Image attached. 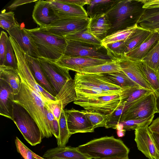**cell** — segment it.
Instances as JSON below:
<instances>
[{"instance_id":"1","label":"cell","mask_w":159,"mask_h":159,"mask_svg":"<svg viewBox=\"0 0 159 159\" xmlns=\"http://www.w3.org/2000/svg\"><path fill=\"white\" fill-rule=\"evenodd\" d=\"M145 9L142 0H116L106 13L111 25L107 36L136 25Z\"/></svg>"},{"instance_id":"2","label":"cell","mask_w":159,"mask_h":159,"mask_svg":"<svg viewBox=\"0 0 159 159\" xmlns=\"http://www.w3.org/2000/svg\"><path fill=\"white\" fill-rule=\"evenodd\" d=\"M19 92L14 95V102L23 107L38 126L43 139L49 138L53 134L46 115L44 102L22 79Z\"/></svg>"},{"instance_id":"3","label":"cell","mask_w":159,"mask_h":159,"mask_svg":"<svg viewBox=\"0 0 159 159\" xmlns=\"http://www.w3.org/2000/svg\"><path fill=\"white\" fill-rule=\"evenodd\" d=\"M78 150L87 157L94 159L110 157H127L129 149L120 139L113 136L95 139L79 145Z\"/></svg>"},{"instance_id":"4","label":"cell","mask_w":159,"mask_h":159,"mask_svg":"<svg viewBox=\"0 0 159 159\" xmlns=\"http://www.w3.org/2000/svg\"><path fill=\"white\" fill-rule=\"evenodd\" d=\"M26 30L33 39L41 57L55 62L64 55L67 41L64 37L48 33L39 27Z\"/></svg>"},{"instance_id":"5","label":"cell","mask_w":159,"mask_h":159,"mask_svg":"<svg viewBox=\"0 0 159 159\" xmlns=\"http://www.w3.org/2000/svg\"><path fill=\"white\" fill-rule=\"evenodd\" d=\"M9 39L16 55L17 70L20 78L43 100L45 105L50 101H56V97L43 88L35 78L28 65L25 52L12 37L9 36Z\"/></svg>"},{"instance_id":"6","label":"cell","mask_w":159,"mask_h":159,"mask_svg":"<svg viewBox=\"0 0 159 159\" xmlns=\"http://www.w3.org/2000/svg\"><path fill=\"white\" fill-rule=\"evenodd\" d=\"M12 120L24 139L32 146L40 143L43 139L36 123L22 106L14 102Z\"/></svg>"},{"instance_id":"7","label":"cell","mask_w":159,"mask_h":159,"mask_svg":"<svg viewBox=\"0 0 159 159\" xmlns=\"http://www.w3.org/2000/svg\"><path fill=\"white\" fill-rule=\"evenodd\" d=\"M156 99L152 92L131 103L125 110L120 121L146 118L154 115L157 111Z\"/></svg>"},{"instance_id":"8","label":"cell","mask_w":159,"mask_h":159,"mask_svg":"<svg viewBox=\"0 0 159 159\" xmlns=\"http://www.w3.org/2000/svg\"><path fill=\"white\" fill-rule=\"evenodd\" d=\"M122 95L102 96L89 99H76L75 104L85 110L104 115L112 114L122 104Z\"/></svg>"},{"instance_id":"9","label":"cell","mask_w":159,"mask_h":159,"mask_svg":"<svg viewBox=\"0 0 159 159\" xmlns=\"http://www.w3.org/2000/svg\"><path fill=\"white\" fill-rule=\"evenodd\" d=\"M90 20L88 16L60 18L48 26L39 28L48 33L63 37L69 33L87 27Z\"/></svg>"},{"instance_id":"10","label":"cell","mask_w":159,"mask_h":159,"mask_svg":"<svg viewBox=\"0 0 159 159\" xmlns=\"http://www.w3.org/2000/svg\"><path fill=\"white\" fill-rule=\"evenodd\" d=\"M38 59L57 95L66 83L72 79L69 74V70L60 66L52 61L42 57Z\"/></svg>"},{"instance_id":"11","label":"cell","mask_w":159,"mask_h":159,"mask_svg":"<svg viewBox=\"0 0 159 159\" xmlns=\"http://www.w3.org/2000/svg\"><path fill=\"white\" fill-rule=\"evenodd\" d=\"M66 41L65 55L113 60L102 46H95L76 41Z\"/></svg>"},{"instance_id":"12","label":"cell","mask_w":159,"mask_h":159,"mask_svg":"<svg viewBox=\"0 0 159 159\" xmlns=\"http://www.w3.org/2000/svg\"><path fill=\"white\" fill-rule=\"evenodd\" d=\"M74 80L75 83L90 85L120 95L123 94L127 87L122 88L118 86L105 74H85L77 72Z\"/></svg>"},{"instance_id":"13","label":"cell","mask_w":159,"mask_h":159,"mask_svg":"<svg viewBox=\"0 0 159 159\" xmlns=\"http://www.w3.org/2000/svg\"><path fill=\"white\" fill-rule=\"evenodd\" d=\"M149 126L135 130L134 140L138 149L149 159H159V152L157 148L152 132Z\"/></svg>"},{"instance_id":"14","label":"cell","mask_w":159,"mask_h":159,"mask_svg":"<svg viewBox=\"0 0 159 159\" xmlns=\"http://www.w3.org/2000/svg\"><path fill=\"white\" fill-rule=\"evenodd\" d=\"M65 112L68 129L71 135L77 133L94 132L93 126L81 111L72 108L65 110Z\"/></svg>"},{"instance_id":"15","label":"cell","mask_w":159,"mask_h":159,"mask_svg":"<svg viewBox=\"0 0 159 159\" xmlns=\"http://www.w3.org/2000/svg\"><path fill=\"white\" fill-rule=\"evenodd\" d=\"M114 60H106L64 55L55 62L60 66L77 72L79 70L106 63Z\"/></svg>"},{"instance_id":"16","label":"cell","mask_w":159,"mask_h":159,"mask_svg":"<svg viewBox=\"0 0 159 159\" xmlns=\"http://www.w3.org/2000/svg\"><path fill=\"white\" fill-rule=\"evenodd\" d=\"M26 54L35 58L41 57L34 41L24 27L19 24L7 31Z\"/></svg>"},{"instance_id":"17","label":"cell","mask_w":159,"mask_h":159,"mask_svg":"<svg viewBox=\"0 0 159 159\" xmlns=\"http://www.w3.org/2000/svg\"><path fill=\"white\" fill-rule=\"evenodd\" d=\"M35 2L32 17L39 27L48 26L60 18L55 14L49 0H37Z\"/></svg>"},{"instance_id":"18","label":"cell","mask_w":159,"mask_h":159,"mask_svg":"<svg viewBox=\"0 0 159 159\" xmlns=\"http://www.w3.org/2000/svg\"><path fill=\"white\" fill-rule=\"evenodd\" d=\"M114 60L118 63L122 70L131 80L140 87L153 91L138 69L135 61L130 60L123 55Z\"/></svg>"},{"instance_id":"19","label":"cell","mask_w":159,"mask_h":159,"mask_svg":"<svg viewBox=\"0 0 159 159\" xmlns=\"http://www.w3.org/2000/svg\"><path fill=\"white\" fill-rule=\"evenodd\" d=\"M55 14L59 18L88 16L83 7L58 1L49 0Z\"/></svg>"},{"instance_id":"20","label":"cell","mask_w":159,"mask_h":159,"mask_svg":"<svg viewBox=\"0 0 159 159\" xmlns=\"http://www.w3.org/2000/svg\"><path fill=\"white\" fill-rule=\"evenodd\" d=\"M14 94L9 84L0 79V114L12 119Z\"/></svg>"},{"instance_id":"21","label":"cell","mask_w":159,"mask_h":159,"mask_svg":"<svg viewBox=\"0 0 159 159\" xmlns=\"http://www.w3.org/2000/svg\"><path fill=\"white\" fill-rule=\"evenodd\" d=\"M89 18L88 28L96 38L102 41L107 36L111 28L106 14L96 15Z\"/></svg>"},{"instance_id":"22","label":"cell","mask_w":159,"mask_h":159,"mask_svg":"<svg viewBox=\"0 0 159 159\" xmlns=\"http://www.w3.org/2000/svg\"><path fill=\"white\" fill-rule=\"evenodd\" d=\"M42 157L47 159H91L80 152L77 147L66 146L49 149Z\"/></svg>"},{"instance_id":"23","label":"cell","mask_w":159,"mask_h":159,"mask_svg":"<svg viewBox=\"0 0 159 159\" xmlns=\"http://www.w3.org/2000/svg\"><path fill=\"white\" fill-rule=\"evenodd\" d=\"M136 25L152 32L159 31V6L146 9Z\"/></svg>"},{"instance_id":"24","label":"cell","mask_w":159,"mask_h":159,"mask_svg":"<svg viewBox=\"0 0 159 159\" xmlns=\"http://www.w3.org/2000/svg\"><path fill=\"white\" fill-rule=\"evenodd\" d=\"M25 56L29 67L38 83L51 95L55 97L56 92L46 77L38 58L33 57L26 54Z\"/></svg>"},{"instance_id":"25","label":"cell","mask_w":159,"mask_h":159,"mask_svg":"<svg viewBox=\"0 0 159 159\" xmlns=\"http://www.w3.org/2000/svg\"><path fill=\"white\" fill-rule=\"evenodd\" d=\"M159 41V33L153 32L139 47L123 55L131 61H141Z\"/></svg>"},{"instance_id":"26","label":"cell","mask_w":159,"mask_h":159,"mask_svg":"<svg viewBox=\"0 0 159 159\" xmlns=\"http://www.w3.org/2000/svg\"><path fill=\"white\" fill-rule=\"evenodd\" d=\"M75 89L76 99H89L102 96L119 94L84 84L75 83Z\"/></svg>"},{"instance_id":"27","label":"cell","mask_w":159,"mask_h":159,"mask_svg":"<svg viewBox=\"0 0 159 159\" xmlns=\"http://www.w3.org/2000/svg\"><path fill=\"white\" fill-rule=\"evenodd\" d=\"M0 79L9 84L14 95L19 92L21 80L17 69L4 65L0 66Z\"/></svg>"},{"instance_id":"28","label":"cell","mask_w":159,"mask_h":159,"mask_svg":"<svg viewBox=\"0 0 159 159\" xmlns=\"http://www.w3.org/2000/svg\"><path fill=\"white\" fill-rule=\"evenodd\" d=\"M153 32L138 27L137 26L131 35L125 41L126 49L123 55L138 48Z\"/></svg>"},{"instance_id":"29","label":"cell","mask_w":159,"mask_h":159,"mask_svg":"<svg viewBox=\"0 0 159 159\" xmlns=\"http://www.w3.org/2000/svg\"><path fill=\"white\" fill-rule=\"evenodd\" d=\"M135 62L141 73L153 90L156 97H159V71L150 67L142 61Z\"/></svg>"},{"instance_id":"30","label":"cell","mask_w":159,"mask_h":159,"mask_svg":"<svg viewBox=\"0 0 159 159\" xmlns=\"http://www.w3.org/2000/svg\"><path fill=\"white\" fill-rule=\"evenodd\" d=\"M63 37L66 40L76 41L95 46H102L101 41L91 33L88 27L69 33Z\"/></svg>"},{"instance_id":"31","label":"cell","mask_w":159,"mask_h":159,"mask_svg":"<svg viewBox=\"0 0 159 159\" xmlns=\"http://www.w3.org/2000/svg\"><path fill=\"white\" fill-rule=\"evenodd\" d=\"M75 88V80L70 79L66 83L55 97L56 100L61 102L64 109L67 104L77 99Z\"/></svg>"},{"instance_id":"32","label":"cell","mask_w":159,"mask_h":159,"mask_svg":"<svg viewBox=\"0 0 159 159\" xmlns=\"http://www.w3.org/2000/svg\"><path fill=\"white\" fill-rule=\"evenodd\" d=\"M121 71L120 66L114 60L105 64L84 68L76 72L85 74H107Z\"/></svg>"},{"instance_id":"33","label":"cell","mask_w":159,"mask_h":159,"mask_svg":"<svg viewBox=\"0 0 159 159\" xmlns=\"http://www.w3.org/2000/svg\"><path fill=\"white\" fill-rule=\"evenodd\" d=\"M152 92V91L140 87H127L122 95V103L129 105L144 96Z\"/></svg>"},{"instance_id":"34","label":"cell","mask_w":159,"mask_h":159,"mask_svg":"<svg viewBox=\"0 0 159 159\" xmlns=\"http://www.w3.org/2000/svg\"><path fill=\"white\" fill-rule=\"evenodd\" d=\"M116 0H91L88 5L87 12L89 17L93 16L106 14L112 7Z\"/></svg>"},{"instance_id":"35","label":"cell","mask_w":159,"mask_h":159,"mask_svg":"<svg viewBox=\"0 0 159 159\" xmlns=\"http://www.w3.org/2000/svg\"><path fill=\"white\" fill-rule=\"evenodd\" d=\"M59 135L57 139L58 147L66 146L72 135L69 132L65 110L63 109L59 121Z\"/></svg>"},{"instance_id":"36","label":"cell","mask_w":159,"mask_h":159,"mask_svg":"<svg viewBox=\"0 0 159 159\" xmlns=\"http://www.w3.org/2000/svg\"><path fill=\"white\" fill-rule=\"evenodd\" d=\"M137 25L125 29L116 31L107 36L101 41L102 46L107 44L120 41H125L129 36Z\"/></svg>"},{"instance_id":"37","label":"cell","mask_w":159,"mask_h":159,"mask_svg":"<svg viewBox=\"0 0 159 159\" xmlns=\"http://www.w3.org/2000/svg\"><path fill=\"white\" fill-rule=\"evenodd\" d=\"M81 111L87 117L94 129L105 127L111 114L104 115L86 110H82Z\"/></svg>"},{"instance_id":"38","label":"cell","mask_w":159,"mask_h":159,"mask_svg":"<svg viewBox=\"0 0 159 159\" xmlns=\"http://www.w3.org/2000/svg\"><path fill=\"white\" fill-rule=\"evenodd\" d=\"M156 70H159V41L141 60Z\"/></svg>"},{"instance_id":"39","label":"cell","mask_w":159,"mask_h":159,"mask_svg":"<svg viewBox=\"0 0 159 159\" xmlns=\"http://www.w3.org/2000/svg\"><path fill=\"white\" fill-rule=\"evenodd\" d=\"M105 74L110 79L121 88L131 86L141 87L131 80L122 70L120 72Z\"/></svg>"},{"instance_id":"40","label":"cell","mask_w":159,"mask_h":159,"mask_svg":"<svg viewBox=\"0 0 159 159\" xmlns=\"http://www.w3.org/2000/svg\"><path fill=\"white\" fill-rule=\"evenodd\" d=\"M154 116V115H153L146 118L120 121L119 122L123 125L124 130H135L140 127L149 126L152 121Z\"/></svg>"},{"instance_id":"41","label":"cell","mask_w":159,"mask_h":159,"mask_svg":"<svg viewBox=\"0 0 159 159\" xmlns=\"http://www.w3.org/2000/svg\"><path fill=\"white\" fill-rule=\"evenodd\" d=\"M14 12H6L5 10L2 11L0 14V27L7 32L19 24L14 17Z\"/></svg>"},{"instance_id":"42","label":"cell","mask_w":159,"mask_h":159,"mask_svg":"<svg viewBox=\"0 0 159 159\" xmlns=\"http://www.w3.org/2000/svg\"><path fill=\"white\" fill-rule=\"evenodd\" d=\"M109 55L113 60L124 54L126 49L124 41H120L107 44L104 46Z\"/></svg>"},{"instance_id":"43","label":"cell","mask_w":159,"mask_h":159,"mask_svg":"<svg viewBox=\"0 0 159 159\" xmlns=\"http://www.w3.org/2000/svg\"><path fill=\"white\" fill-rule=\"evenodd\" d=\"M129 107L122 103V104L118 107L115 111L111 115L110 119L107 123L106 128H113L115 127L120 120L125 110Z\"/></svg>"},{"instance_id":"44","label":"cell","mask_w":159,"mask_h":159,"mask_svg":"<svg viewBox=\"0 0 159 159\" xmlns=\"http://www.w3.org/2000/svg\"><path fill=\"white\" fill-rule=\"evenodd\" d=\"M3 65L17 69V62L16 55L9 39L7 42L6 55Z\"/></svg>"},{"instance_id":"45","label":"cell","mask_w":159,"mask_h":159,"mask_svg":"<svg viewBox=\"0 0 159 159\" xmlns=\"http://www.w3.org/2000/svg\"><path fill=\"white\" fill-rule=\"evenodd\" d=\"M15 143L17 152L24 159H36L33 154V152L26 146L17 137Z\"/></svg>"},{"instance_id":"46","label":"cell","mask_w":159,"mask_h":159,"mask_svg":"<svg viewBox=\"0 0 159 159\" xmlns=\"http://www.w3.org/2000/svg\"><path fill=\"white\" fill-rule=\"evenodd\" d=\"M46 106L58 122L60 118L61 112L63 109L62 103L58 101L52 100L48 102Z\"/></svg>"},{"instance_id":"47","label":"cell","mask_w":159,"mask_h":159,"mask_svg":"<svg viewBox=\"0 0 159 159\" xmlns=\"http://www.w3.org/2000/svg\"><path fill=\"white\" fill-rule=\"evenodd\" d=\"M8 39L7 33L2 31L0 37V66L4 65Z\"/></svg>"},{"instance_id":"48","label":"cell","mask_w":159,"mask_h":159,"mask_svg":"<svg viewBox=\"0 0 159 159\" xmlns=\"http://www.w3.org/2000/svg\"><path fill=\"white\" fill-rule=\"evenodd\" d=\"M58 1L83 7L86 5L89 4L90 0H57Z\"/></svg>"},{"instance_id":"49","label":"cell","mask_w":159,"mask_h":159,"mask_svg":"<svg viewBox=\"0 0 159 159\" xmlns=\"http://www.w3.org/2000/svg\"><path fill=\"white\" fill-rule=\"evenodd\" d=\"M37 0H16L13 2L7 8L9 9H13L16 8L17 7L27 3L33 2H36Z\"/></svg>"},{"instance_id":"50","label":"cell","mask_w":159,"mask_h":159,"mask_svg":"<svg viewBox=\"0 0 159 159\" xmlns=\"http://www.w3.org/2000/svg\"><path fill=\"white\" fill-rule=\"evenodd\" d=\"M148 128L152 132L159 134V117L153 120Z\"/></svg>"},{"instance_id":"51","label":"cell","mask_w":159,"mask_h":159,"mask_svg":"<svg viewBox=\"0 0 159 159\" xmlns=\"http://www.w3.org/2000/svg\"><path fill=\"white\" fill-rule=\"evenodd\" d=\"M52 132L56 138L57 139L59 135V122L54 118L52 121Z\"/></svg>"},{"instance_id":"52","label":"cell","mask_w":159,"mask_h":159,"mask_svg":"<svg viewBox=\"0 0 159 159\" xmlns=\"http://www.w3.org/2000/svg\"><path fill=\"white\" fill-rule=\"evenodd\" d=\"M152 133L157 148L159 152V134L154 132Z\"/></svg>"},{"instance_id":"53","label":"cell","mask_w":159,"mask_h":159,"mask_svg":"<svg viewBox=\"0 0 159 159\" xmlns=\"http://www.w3.org/2000/svg\"><path fill=\"white\" fill-rule=\"evenodd\" d=\"M95 159H129L128 157H110L101 158H97Z\"/></svg>"},{"instance_id":"54","label":"cell","mask_w":159,"mask_h":159,"mask_svg":"<svg viewBox=\"0 0 159 159\" xmlns=\"http://www.w3.org/2000/svg\"><path fill=\"white\" fill-rule=\"evenodd\" d=\"M156 98L157 111L156 113H159V97H156Z\"/></svg>"},{"instance_id":"55","label":"cell","mask_w":159,"mask_h":159,"mask_svg":"<svg viewBox=\"0 0 159 159\" xmlns=\"http://www.w3.org/2000/svg\"><path fill=\"white\" fill-rule=\"evenodd\" d=\"M33 154L34 156L35 157L36 159H44V158H43V157H41L39 156L38 155L36 154L35 153H34L33 152Z\"/></svg>"},{"instance_id":"56","label":"cell","mask_w":159,"mask_h":159,"mask_svg":"<svg viewBox=\"0 0 159 159\" xmlns=\"http://www.w3.org/2000/svg\"><path fill=\"white\" fill-rule=\"evenodd\" d=\"M158 33H159V31H158Z\"/></svg>"},{"instance_id":"57","label":"cell","mask_w":159,"mask_h":159,"mask_svg":"<svg viewBox=\"0 0 159 159\" xmlns=\"http://www.w3.org/2000/svg\"></svg>"},{"instance_id":"58","label":"cell","mask_w":159,"mask_h":159,"mask_svg":"<svg viewBox=\"0 0 159 159\" xmlns=\"http://www.w3.org/2000/svg\"></svg>"},{"instance_id":"59","label":"cell","mask_w":159,"mask_h":159,"mask_svg":"<svg viewBox=\"0 0 159 159\" xmlns=\"http://www.w3.org/2000/svg\"></svg>"}]
</instances>
